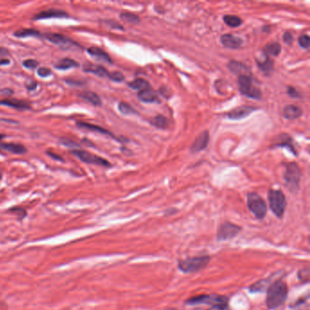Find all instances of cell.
Masks as SVG:
<instances>
[{"label":"cell","mask_w":310,"mask_h":310,"mask_svg":"<svg viewBox=\"0 0 310 310\" xmlns=\"http://www.w3.org/2000/svg\"><path fill=\"white\" fill-rule=\"evenodd\" d=\"M281 52V46L278 43H270L263 48V53L266 57H276Z\"/></svg>","instance_id":"obj_24"},{"label":"cell","mask_w":310,"mask_h":310,"mask_svg":"<svg viewBox=\"0 0 310 310\" xmlns=\"http://www.w3.org/2000/svg\"><path fill=\"white\" fill-rule=\"evenodd\" d=\"M128 86L129 88H132V89H136V90H144L146 88H149V83L145 79H142V78H136L135 80L131 81L128 83Z\"/></svg>","instance_id":"obj_29"},{"label":"cell","mask_w":310,"mask_h":310,"mask_svg":"<svg viewBox=\"0 0 310 310\" xmlns=\"http://www.w3.org/2000/svg\"><path fill=\"white\" fill-rule=\"evenodd\" d=\"M14 36L17 38H27V37H39L40 36L39 31L34 28H21L17 30Z\"/></svg>","instance_id":"obj_28"},{"label":"cell","mask_w":310,"mask_h":310,"mask_svg":"<svg viewBox=\"0 0 310 310\" xmlns=\"http://www.w3.org/2000/svg\"><path fill=\"white\" fill-rule=\"evenodd\" d=\"M209 261V256L189 257L178 261V269L184 273H195L207 268Z\"/></svg>","instance_id":"obj_2"},{"label":"cell","mask_w":310,"mask_h":310,"mask_svg":"<svg viewBox=\"0 0 310 310\" xmlns=\"http://www.w3.org/2000/svg\"><path fill=\"white\" fill-rule=\"evenodd\" d=\"M10 63V60L7 59V58H1L0 59V66H3V65H7Z\"/></svg>","instance_id":"obj_47"},{"label":"cell","mask_w":310,"mask_h":310,"mask_svg":"<svg viewBox=\"0 0 310 310\" xmlns=\"http://www.w3.org/2000/svg\"><path fill=\"white\" fill-rule=\"evenodd\" d=\"M47 155H50L51 157H53L56 160H58V161H63V158L61 157L60 155H57L55 154L54 152H49L47 151Z\"/></svg>","instance_id":"obj_43"},{"label":"cell","mask_w":310,"mask_h":310,"mask_svg":"<svg viewBox=\"0 0 310 310\" xmlns=\"http://www.w3.org/2000/svg\"><path fill=\"white\" fill-rule=\"evenodd\" d=\"M302 176L301 169L297 163H289L287 165L286 171L284 174V179L286 181V186L292 193H297L299 189V182Z\"/></svg>","instance_id":"obj_3"},{"label":"cell","mask_w":310,"mask_h":310,"mask_svg":"<svg viewBox=\"0 0 310 310\" xmlns=\"http://www.w3.org/2000/svg\"><path fill=\"white\" fill-rule=\"evenodd\" d=\"M137 97L144 103H159L160 102L157 93L150 87L139 91Z\"/></svg>","instance_id":"obj_16"},{"label":"cell","mask_w":310,"mask_h":310,"mask_svg":"<svg viewBox=\"0 0 310 310\" xmlns=\"http://www.w3.org/2000/svg\"><path fill=\"white\" fill-rule=\"evenodd\" d=\"M288 94L290 95L291 97H294V98H299L301 97V94L297 91V89L293 87H288V90H287Z\"/></svg>","instance_id":"obj_38"},{"label":"cell","mask_w":310,"mask_h":310,"mask_svg":"<svg viewBox=\"0 0 310 310\" xmlns=\"http://www.w3.org/2000/svg\"><path fill=\"white\" fill-rule=\"evenodd\" d=\"M66 82L69 85H82V84H84V82H82V81L66 80Z\"/></svg>","instance_id":"obj_46"},{"label":"cell","mask_w":310,"mask_h":310,"mask_svg":"<svg viewBox=\"0 0 310 310\" xmlns=\"http://www.w3.org/2000/svg\"><path fill=\"white\" fill-rule=\"evenodd\" d=\"M78 97H81L82 99L89 102L90 104L94 105L96 107H99L101 106L102 101L100 97L97 94H96L94 92L91 91H83L78 95Z\"/></svg>","instance_id":"obj_22"},{"label":"cell","mask_w":310,"mask_h":310,"mask_svg":"<svg viewBox=\"0 0 310 310\" xmlns=\"http://www.w3.org/2000/svg\"><path fill=\"white\" fill-rule=\"evenodd\" d=\"M149 122H150V124L152 126H154L155 128H159V129H165V128L169 127V120L164 116H156L155 117H153L152 119H150Z\"/></svg>","instance_id":"obj_26"},{"label":"cell","mask_w":310,"mask_h":310,"mask_svg":"<svg viewBox=\"0 0 310 310\" xmlns=\"http://www.w3.org/2000/svg\"><path fill=\"white\" fill-rule=\"evenodd\" d=\"M51 73V70L47 68H39L38 69V75L41 78H47L49 77Z\"/></svg>","instance_id":"obj_39"},{"label":"cell","mask_w":310,"mask_h":310,"mask_svg":"<svg viewBox=\"0 0 310 310\" xmlns=\"http://www.w3.org/2000/svg\"><path fill=\"white\" fill-rule=\"evenodd\" d=\"M283 115L287 119H296L302 115V109L296 105H288L283 109Z\"/></svg>","instance_id":"obj_19"},{"label":"cell","mask_w":310,"mask_h":310,"mask_svg":"<svg viewBox=\"0 0 310 310\" xmlns=\"http://www.w3.org/2000/svg\"><path fill=\"white\" fill-rule=\"evenodd\" d=\"M44 38L49 42L53 43L55 45H58L62 48H70L72 47H80L78 43H76L71 39H69L64 35L58 34V33H47L44 35Z\"/></svg>","instance_id":"obj_10"},{"label":"cell","mask_w":310,"mask_h":310,"mask_svg":"<svg viewBox=\"0 0 310 310\" xmlns=\"http://www.w3.org/2000/svg\"><path fill=\"white\" fill-rule=\"evenodd\" d=\"M23 66L25 68H30V69H33L36 68L39 66V62L35 59H27V60L23 61Z\"/></svg>","instance_id":"obj_37"},{"label":"cell","mask_w":310,"mask_h":310,"mask_svg":"<svg viewBox=\"0 0 310 310\" xmlns=\"http://www.w3.org/2000/svg\"><path fill=\"white\" fill-rule=\"evenodd\" d=\"M1 178H2V174L0 173V180H1Z\"/></svg>","instance_id":"obj_50"},{"label":"cell","mask_w":310,"mask_h":310,"mask_svg":"<svg viewBox=\"0 0 310 310\" xmlns=\"http://www.w3.org/2000/svg\"><path fill=\"white\" fill-rule=\"evenodd\" d=\"M108 78H109L112 81H115V82H122V81L125 80V76L119 71L109 73Z\"/></svg>","instance_id":"obj_35"},{"label":"cell","mask_w":310,"mask_h":310,"mask_svg":"<svg viewBox=\"0 0 310 310\" xmlns=\"http://www.w3.org/2000/svg\"><path fill=\"white\" fill-rule=\"evenodd\" d=\"M269 283V281L267 279H263V280H259L257 281L254 285H252L250 287V292H253V293H257V292H262L265 290V289L267 288V285Z\"/></svg>","instance_id":"obj_33"},{"label":"cell","mask_w":310,"mask_h":310,"mask_svg":"<svg viewBox=\"0 0 310 310\" xmlns=\"http://www.w3.org/2000/svg\"><path fill=\"white\" fill-rule=\"evenodd\" d=\"M4 136H5V135H3V134H1V135H0V140H1V139H2V138H3Z\"/></svg>","instance_id":"obj_48"},{"label":"cell","mask_w":310,"mask_h":310,"mask_svg":"<svg viewBox=\"0 0 310 310\" xmlns=\"http://www.w3.org/2000/svg\"><path fill=\"white\" fill-rule=\"evenodd\" d=\"M118 110L121 112L123 115H135L136 114V111L134 108H132L130 105H128L125 102H120L118 104Z\"/></svg>","instance_id":"obj_32"},{"label":"cell","mask_w":310,"mask_h":310,"mask_svg":"<svg viewBox=\"0 0 310 310\" xmlns=\"http://www.w3.org/2000/svg\"><path fill=\"white\" fill-rule=\"evenodd\" d=\"M238 87L239 91L243 95L249 97L253 99L261 98V91L253 85V80L251 76H240L238 77Z\"/></svg>","instance_id":"obj_6"},{"label":"cell","mask_w":310,"mask_h":310,"mask_svg":"<svg viewBox=\"0 0 310 310\" xmlns=\"http://www.w3.org/2000/svg\"><path fill=\"white\" fill-rule=\"evenodd\" d=\"M298 44L301 47H303L305 49H308L310 47V38L309 35H302L299 37L298 39Z\"/></svg>","instance_id":"obj_34"},{"label":"cell","mask_w":310,"mask_h":310,"mask_svg":"<svg viewBox=\"0 0 310 310\" xmlns=\"http://www.w3.org/2000/svg\"><path fill=\"white\" fill-rule=\"evenodd\" d=\"M175 310V309H168V310Z\"/></svg>","instance_id":"obj_49"},{"label":"cell","mask_w":310,"mask_h":310,"mask_svg":"<svg viewBox=\"0 0 310 310\" xmlns=\"http://www.w3.org/2000/svg\"><path fill=\"white\" fill-rule=\"evenodd\" d=\"M248 207L258 219H263L267 215V204L263 198L255 192H250L248 194Z\"/></svg>","instance_id":"obj_5"},{"label":"cell","mask_w":310,"mask_h":310,"mask_svg":"<svg viewBox=\"0 0 310 310\" xmlns=\"http://www.w3.org/2000/svg\"><path fill=\"white\" fill-rule=\"evenodd\" d=\"M298 278L303 282L310 281V269L306 268L298 272Z\"/></svg>","instance_id":"obj_36"},{"label":"cell","mask_w":310,"mask_h":310,"mask_svg":"<svg viewBox=\"0 0 310 310\" xmlns=\"http://www.w3.org/2000/svg\"><path fill=\"white\" fill-rule=\"evenodd\" d=\"M288 285L283 280H277L268 289L266 304L270 310H276L282 306L288 297Z\"/></svg>","instance_id":"obj_1"},{"label":"cell","mask_w":310,"mask_h":310,"mask_svg":"<svg viewBox=\"0 0 310 310\" xmlns=\"http://www.w3.org/2000/svg\"><path fill=\"white\" fill-rule=\"evenodd\" d=\"M256 108L250 106H241L238 108L233 109L228 114V117L232 120H240L250 114H252L254 111H256Z\"/></svg>","instance_id":"obj_13"},{"label":"cell","mask_w":310,"mask_h":310,"mask_svg":"<svg viewBox=\"0 0 310 310\" xmlns=\"http://www.w3.org/2000/svg\"><path fill=\"white\" fill-rule=\"evenodd\" d=\"M208 310H230V308L228 303L216 304Z\"/></svg>","instance_id":"obj_40"},{"label":"cell","mask_w":310,"mask_h":310,"mask_svg":"<svg viewBox=\"0 0 310 310\" xmlns=\"http://www.w3.org/2000/svg\"><path fill=\"white\" fill-rule=\"evenodd\" d=\"M88 53L90 56L99 59V60L107 62V63H109V64H112V60H111V58L109 57V55L107 52H105L104 50H102L101 48H99V47H89L88 49Z\"/></svg>","instance_id":"obj_21"},{"label":"cell","mask_w":310,"mask_h":310,"mask_svg":"<svg viewBox=\"0 0 310 310\" xmlns=\"http://www.w3.org/2000/svg\"><path fill=\"white\" fill-rule=\"evenodd\" d=\"M241 231V228L233 223L226 222L222 224L217 231V239L218 240H228L231 239Z\"/></svg>","instance_id":"obj_9"},{"label":"cell","mask_w":310,"mask_h":310,"mask_svg":"<svg viewBox=\"0 0 310 310\" xmlns=\"http://www.w3.org/2000/svg\"><path fill=\"white\" fill-rule=\"evenodd\" d=\"M0 149L11 152L12 154H18V155H22L27 152V149L23 145L15 144V143H1Z\"/></svg>","instance_id":"obj_20"},{"label":"cell","mask_w":310,"mask_h":310,"mask_svg":"<svg viewBox=\"0 0 310 310\" xmlns=\"http://www.w3.org/2000/svg\"><path fill=\"white\" fill-rule=\"evenodd\" d=\"M64 18H68V14L65 12L64 10L49 8L47 10H44L39 13L36 14L33 19L35 20H40V19H64Z\"/></svg>","instance_id":"obj_11"},{"label":"cell","mask_w":310,"mask_h":310,"mask_svg":"<svg viewBox=\"0 0 310 310\" xmlns=\"http://www.w3.org/2000/svg\"><path fill=\"white\" fill-rule=\"evenodd\" d=\"M9 55V51L5 47H0V58Z\"/></svg>","instance_id":"obj_44"},{"label":"cell","mask_w":310,"mask_h":310,"mask_svg":"<svg viewBox=\"0 0 310 310\" xmlns=\"http://www.w3.org/2000/svg\"><path fill=\"white\" fill-rule=\"evenodd\" d=\"M209 132L208 130L203 131L199 135L196 136L195 141L192 144L190 151L192 153H197L200 152L206 149L209 145Z\"/></svg>","instance_id":"obj_12"},{"label":"cell","mask_w":310,"mask_h":310,"mask_svg":"<svg viewBox=\"0 0 310 310\" xmlns=\"http://www.w3.org/2000/svg\"><path fill=\"white\" fill-rule=\"evenodd\" d=\"M77 126L78 128H84V129H88L89 131H93V132H97V133H99L102 135H108L112 136L115 138V136L113 135L110 131H108L105 128H101L97 125H94V124H90V123H87V122H80L78 121L77 123Z\"/></svg>","instance_id":"obj_17"},{"label":"cell","mask_w":310,"mask_h":310,"mask_svg":"<svg viewBox=\"0 0 310 310\" xmlns=\"http://www.w3.org/2000/svg\"><path fill=\"white\" fill-rule=\"evenodd\" d=\"M37 87V83L35 81H30V84H27V88L28 90H34Z\"/></svg>","instance_id":"obj_45"},{"label":"cell","mask_w":310,"mask_h":310,"mask_svg":"<svg viewBox=\"0 0 310 310\" xmlns=\"http://www.w3.org/2000/svg\"><path fill=\"white\" fill-rule=\"evenodd\" d=\"M61 143L64 144L66 147H78V144H76L75 142L71 141V140L67 139V138H64L63 140H61Z\"/></svg>","instance_id":"obj_42"},{"label":"cell","mask_w":310,"mask_h":310,"mask_svg":"<svg viewBox=\"0 0 310 310\" xmlns=\"http://www.w3.org/2000/svg\"><path fill=\"white\" fill-rule=\"evenodd\" d=\"M228 68L231 73L240 76H251L250 68H248L245 64L239 61L231 60L228 64Z\"/></svg>","instance_id":"obj_15"},{"label":"cell","mask_w":310,"mask_h":310,"mask_svg":"<svg viewBox=\"0 0 310 310\" xmlns=\"http://www.w3.org/2000/svg\"><path fill=\"white\" fill-rule=\"evenodd\" d=\"M220 41H221L224 47L230 48V49L240 48L242 47L243 43H244L241 38L231 34L223 35L220 38Z\"/></svg>","instance_id":"obj_14"},{"label":"cell","mask_w":310,"mask_h":310,"mask_svg":"<svg viewBox=\"0 0 310 310\" xmlns=\"http://www.w3.org/2000/svg\"><path fill=\"white\" fill-rule=\"evenodd\" d=\"M84 70H85L86 72L97 75V76L101 77V78L108 77V74H109V72H108V70L104 68L103 66L94 65V64H88V65H86V66L84 67Z\"/></svg>","instance_id":"obj_23"},{"label":"cell","mask_w":310,"mask_h":310,"mask_svg":"<svg viewBox=\"0 0 310 310\" xmlns=\"http://www.w3.org/2000/svg\"><path fill=\"white\" fill-rule=\"evenodd\" d=\"M70 153L75 156H77L78 159H80L81 161L85 162L87 164L97 165V166L107 167V168L111 167V164L107 159L103 158L99 155H94L88 151L81 150V149H74V150H71Z\"/></svg>","instance_id":"obj_7"},{"label":"cell","mask_w":310,"mask_h":310,"mask_svg":"<svg viewBox=\"0 0 310 310\" xmlns=\"http://www.w3.org/2000/svg\"><path fill=\"white\" fill-rule=\"evenodd\" d=\"M229 298L225 296L219 295H201L197 297H191L186 301L187 305H197V304H207V305H216V304L228 303Z\"/></svg>","instance_id":"obj_8"},{"label":"cell","mask_w":310,"mask_h":310,"mask_svg":"<svg viewBox=\"0 0 310 310\" xmlns=\"http://www.w3.org/2000/svg\"><path fill=\"white\" fill-rule=\"evenodd\" d=\"M0 106H6L9 108H16L19 110H28L30 109V105L27 102L19 100V99H3L0 100Z\"/></svg>","instance_id":"obj_18"},{"label":"cell","mask_w":310,"mask_h":310,"mask_svg":"<svg viewBox=\"0 0 310 310\" xmlns=\"http://www.w3.org/2000/svg\"><path fill=\"white\" fill-rule=\"evenodd\" d=\"M283 39L288 45H291V44L293 43V40H294L293 36H292V34H291L290 32H286V33L284 34Z\"/></svg>","instance_id":"obj_41"},{"label":"cell","mask_w":310,"mask_h":310,"mask_svg":"<svg viewBox=\"0 0 310 310\" xmlns=\"http://www.w3.org/2000/svg\"><path fill=\"white\" fill-rule=\"evenodd\" d=\"M257 66L258 68L261 69V71H263L264 74L270 75L273 71V61L270 59V58L266 57L263 61H257Z\"/></svg>","instance_id":"obj_27"},{"label":"cell","mask_w":310,"mask_h":310,"mask_svg":"<svg viewBox=\"0 0 310 310\" xmlns=\"http://www.w3.org/2000/svg\"><path fill=\"white\" fill-rule=\"evenodd\" d=\"M269 202L272 212L278 218H282L287 208L286 196L281 190L270 189L269 191Z\"/></svg>","instance_id":"obj_4"},{"label":"cell","mask_w":310,"mask_h":310,"mask_svg":"<svg viewBox=\"0 0 310 310\" xmlns=\"http://www.w3.org/2000/svg\"><path fill=\"white\" fill-rule=\"evenodd\" d=\"M224 22L231 27H237L242 25L243 21L240 18L236 16H231V15H226L223 18Z\"/></svg>","instance_id":"obj_30"},{"label":"cell","mask_w":310,"mask_h":310,"mask_svg":"<svg viewBox=\"0 0 310 310\" xmlns=\"http://www.w3.org/2000/svg\"><path fill=\"white\" fill-rule=\"evenodd\" d=\"M78 67H79V64L77 61L73 60L71 58H65L61 59L55 66V68H57V69H62V70L72 68H78Z\"/></svg>","instance_id":"obj_25"},{"label":"cell","mask_w":310,"mask_h":310,"mask_svg":"<svg viewBox=\"0 0 310 310\" xmlns=\"http://www.w3.org/2000/svg\"><path fill=\"white\" fill-rule=\"evenodd\" d=\"M120 19L122 20L130 23V24H137L139 23L140 19L138 16H136L135 14L128 13V12H123L120 14Z\"/></svg>","instance_id":"obj_31"}]
</instances>
